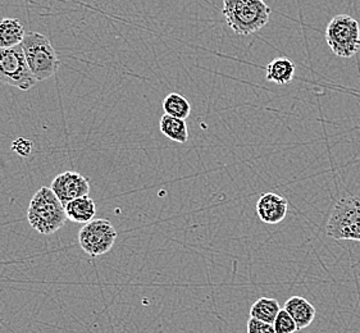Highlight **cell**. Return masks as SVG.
Listing matches in <instances>:
<instances>
[{"label": "cell", "instance_id": "obj_1", "mask_svg": "<svg viewBox=\"0 0 360 333\" xmlns=\"http://www.w3.org/2000/svg\"><path fill=\"white\" fill-rule=\"evenodd\" d=\"M222 12L238 37H249L263 29L272 13L264 0H224Z\"/></svg>", "mask_w": 360, "mask_h": 333}, {"label": "cell", "instance_id": "obj_2", "mask_svg": "<svg viewBox=\"0 0 360 333\" xmlns=\"http://www.w3.org/2000/svg\"><path fill=\"white\" fill-rule=\"evenodd\" d=\"M27 221L35 231L46 236L56 233L65 225V205L51 188H39L32 196L27 209Z\"/></svg>", "mask_w": 360, "mask_h": 333}, {"label": "cell", "instance_id": "obj_3", "mask_svg": "<svg viewBox=\"0 0 360 333\" xmlns=\"http://www.w3.org/2000/svg\"><path fill=\"white\" fill-rule=\"evenodd\" d=\"M21 46L30 70L37 77V82L48 80L56 74L60 62L48 37L35 31H29L26 32Z\"/></svg>", "mask_w": 360, "mask_h": 333}, {"label": "cell", "instance_id": "obj_4", "mask_svg": "<svg viewBox=\"0 0 360 333\" xmlns=\"http://www.w3.org/2000/svg\"><path fill=\"white\" fill-rule=\"evenodd\" d=\"M326 235L333 240L360 242V197L344 196L332 209Z\"/></svg>", "mask_w": 360, "mask_h": 333}, {"label": "cell", "instance_id": "obj_5", "mask_svg": "<svg viewBox=\"0 0 360 333\" xmlns=\"http://www.w3.org/2000/svg\"><path fill=\"white\" fill-rule=\"evenodd\" d=\"M326 40L335 56L352 58L360 51L359 23L352 15H335L327 25Z\"/></svg>", "mask_w": 360, "mask_h": 333}, {"label": "cell", "instance_id": "obj_6", "mask_svg": "<svg viewBox=\"0 0 360 333\" xmlns=\"http://www.w3.org/2000/svg\"><path fill=\"white\" fill-rule=\"evenodd\" d=\"M0 82L27 91L37 84L31 72L21 45L3 49L0 48Z\"/></svg>", "mask_w": 360, "mask_h": 333}, {"label": "cell", "instance_id": "obj_7", "mask_svg": "<svg viewBox=\"0 0 360 333\" xmlns=\"http://www.w3.org/2000/svg\"><path fill=\"white\" fill-rule=\"evenodd\" d=\"M115 240L117 231L107 219H94L84 226L79 232V247L93 258L110 252Z\"/></svg>", "mask_w": 360, "mask_h": 333}, {"label": "cell", "instance_id": "obj_8", "mask_svg": "<svg viewBox=\"0 0 360 333\" xmlns=\"http://www.w3.org/2000/svg\"><path fill=\"white\" fill-rule=\"evenodd\" d=\"M51 188L62 204L65 205L75 199L89 196L90 182L85 176H82L79 172L67 171L63 174H58L51 182Z\"/></svg>", "mask_w": 360, "mask_h": 333}, {"label": "cell", "instance_id": "obj_9", "mask_svg": "<svg viewBox=\"0 0 360 333\" xmlns=\"http://www.w3.org/2000/svg\"><path fill=\"white\" fill-rule=\"evenodd\" d=\"M288 202L283 196L266 192L257 202V216L266 225H278L286 218Z\"/></svg>", "mask_w": 360, "mask_h": 333}, {"label": "cell", "instance_id": "obj_10", "mask_svg": "<svg viewBox=\"0 0 360 333\" xmlns=\"http://www.w3.org/2000/svg\"><path fill=\"white\" fill-rule=\"evenodd\" d=\"M283 309L290 314L291 318L294 319L297 329H304L309 327L314 322L316 314H317V311L311 303L302 296L290 297L285 303Z\"/></svg>", "mask_w": 360, "mask_h": 333}, {"label": "cell", "instance_id": "obj_11", "mask_svg": "<svg viewBox=\"0 0 360 333\" xmlns=\"http://www.w3.org/2000/svg\"><path fill=\"white\" fill-rule=\"evenodd\" d=\"M65 214L67 219L72 221L75 223H89L94 221L95 214H96V205L95 202L89 197H79L75 199L65 205Z\"/></svg>", "mask_w": 360, "mask_h": 333}, {"label": "cell", "instance_id": "obj_12", "mask_svg": "<svg viewBox=\"0 0 360 333\" xmlns=\"http://www.w3.org/2000/svg\"><path fill=\"white\" fill-rule=\"evenodd\" d=\"M25 35V27L17 18H0V48L9 49L21 45Z\"/></svg>", "mask_w": 360, "mask_h": 333}, {"label": "cell", "instance_id": "obj_13", "mask_svg": "<svg viewBox=\"0 0 360 333\" xmlns=\"http://www.w3.org/2000/svg\"><path fill=\"white\" fill-rule=\"evenodd\" d=\"M295 70V63L291 59L276 58L266 67V80L277 85H286L294 80Z\"/></svg>", "mask_w": 360, "mask_h": 333}, {"label": "cell", "instance_id": "obj_14", "mask_svg": "<svg viewBox=\"0 0 360 333\" xmlns=\"http://www.w3.org/2000/svg\"><path fill=\"white\" fill-rule=\"evenodd\" d=\"M159 129L167 138L172 140L174 143L185 144L188 140V124L185 119L165 115L160 118Z\"/></svg>", "mask_w": 360, "mask_h": 333}, {"label": "cell", "instance_id": "obj_15", "mask_svg": "<svg viewBox=\"0 0 360 333\" xmlns=\"http://www.w3.org/2000/svg\"><path fill=\"white\" fill-rule=\"evenodd\" d=\"M280 311L281 308L276 299L260 297L250 308V318L274 325V319L277 318Z\"/></svg>", "mask_w": 360, "mask_h": 333}, {"label": "cell", "instance_id": "obj_16", "mask_svg": "<svg viewBox=\"0 0 360 333\" xmlns=\"http://www.w3.org/2000/svg\"><path fill=\"white\" fill-rule=\"evenodd\" d=\"M163 110H165V115L168 116L186 119L191 113V105L184 95L172 93L165 98Z\"/></svg>", "mask_w": 360, "mask_h": 333}, {"label": "cell", "instance_id": "obj_17", "mask_svg": "<svg viewBox=\"0 0 360 333\" xmlns=\"http://www.w3.org/2000/svg\"><path fill=\"white\" fill-rule=\"evenodd\" d=\"M274 328L276 333H295L299 331L294 319L290 317L285 309H281L277 318L274 319Z\"/></svg>", "mask_w": 360, "mask_h": 333}, {"label": "cell", "instance_id": "obj_18", "mask_svg": "<svg viewBox=\"0 0 360 333\" xmlns=\"http://www.w3.org/2000/svg\"><path fill=\"white\" fill-rule=\"evenodd\" d=\"M12 150L20 157H29L34 150V143L26 138H15L12 143Z\"/></svg>", "mask_w": 360, "mask_h": 333}, {"label": "cell", "instance_id": "obj_19", "mask_svg": "<svg viewBox=\"0 0 360 333\" xmlns=\"http://www.w3.org/2000/svg\"><path fill=\"white\" fill-rule=\"evenodd\" d=\"M248 333H276L274 325L264 323L255 318H249L248 320Z\"/></svg>", "mask_w": 360, "mask_h": 333}]
</instances>
